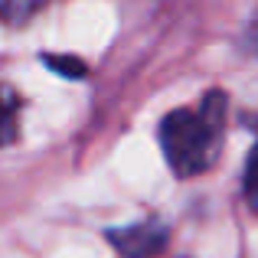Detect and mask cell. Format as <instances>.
Masks as SVG:
<instances>
[{
  "mask_svg": "<svg viewBox=\"0 0 258 258\" xmlns=\"http://www.w3.org/2000/svg\"><path fill=\"white\" fill-rule=\"evenodd\" d=\"M226 95L209 92L196 108H180L160 121V147L176 176L206 173L222 151Z\"/></svg>",
  "mask_w": 258,
  "mask_h": 258,
  "instance_id": "obj_1",
  "label": "cell"
},
{
  "mask_svg": "<svg viewBox=\"0 0 258 258\" xmlns=\"http://www.w3.org/2000/svg\"><path fill=\"white\" fill-rule=\"evenodd\" d=\"M108 242L124 258H154L167 248L170 232H167L164 222L147 219V222H138V226H127V229H111Z\"/></svg>",
  "mask_w": 258,
  "mask_h": 258,
  "instance_id": "obj_2",
  "label": "cell"
},
{
  "mask_svg": "<svg viewBox=\"0 0 258 258\" xmlns=\"http://www.w3.org/2000/svg\"><path fill=\"white\" fill-rule=\"evenodd\" d=\"M20 134V98L13 88L0 85V147L13 144Z\"/></svg>",
  "mask_w": 258,
  "mask_h": 258,
  "instance_id": "obj_3",
  "label": "cell"
},
{
  "mask_svg": "<svg viewBox=\"0 0 258 258\" xmlns=\"http://www.w3.org/2000/svg\"><path fill=\"white\" fill-rule=\"evenodd\" d=\"M245 200L252 206V213H258V144L248 154V164H245Z\"/></svg>",
  "mask_w": 258,
  "mask_h": 258,
  "instance_id": "obj_4",
  "label": "cell"
},
{
  "mask_svg": "<svg viewBox=\"0 0 258 258\" xmlns=\"http://www.w3.org/2000/svg\"><path fill=\"white\" fill-rule=\"evenodd\" d=\"M46 66H52V69L66 72V76H85V66L79 62V59H59V56H46L43 59Z\"/></svg>",
  "mask_w": 258,
  "mask_h": 258,
  "instance_id": "obj_5",
  "label": "cell"
},
{
  "mask_svg": "<svg viewBox=\"0 0 258 258\" xmlns=\"http://www.w3.org/2000/svg\"><path fill=\"white\" fill-rule=\"evenodd\" d=\"M39 10V4H20V7H7V4H0V17H7V20H13L17 23L20 17H30V13H36Z\"/></svg>",
  "mask_w": 258,
  "mask_h": 258,
  "instance_id": "obj_6",
  "label": "cell"
}]
</instances>
